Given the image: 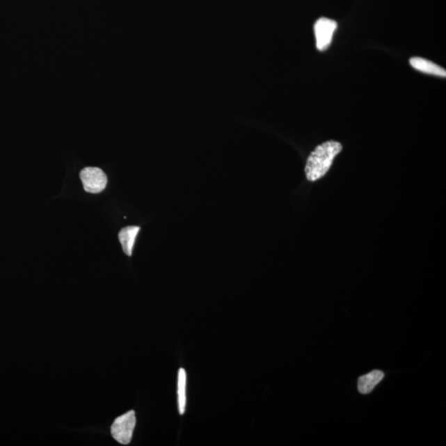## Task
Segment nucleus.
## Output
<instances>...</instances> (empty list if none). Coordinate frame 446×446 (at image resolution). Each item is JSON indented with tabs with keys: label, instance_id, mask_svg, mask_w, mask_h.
<instances>
[{
	"label": "nucleus",
	"instance_id": "f257e3e1",
	"mask_svg": "<svg viewBox=\"0 0 446 446\" xmlns=\"http://www.w3.org/2000/svg\"><path fill=\"white\" fill-rule=\"evenodd\" d=\"M338 141H328L317 147L308 158L305 167L307 179L311 182L324 177L333 166L335 157L342 152Z\"/></svg>",
	"mask_w": 446,
	"mask_h": 446
},
{
	"label": "nucleus",
	"instance_id": "f03ea898",
	"mask_svg": "<svg viewBox=\"0 0 446 446\" xmlns=\"http://www.w3.org/2000/svg\"><path fill=\"white\" fill-rule=\"evenodd\" d=\"M136 427L134 411H130L114 421L111 427V433L115 440L122 445L131 443Z\"/></svg>",
	"mask_w": 446,
	"mask_h": 446
},
{
	"label": "nucleus",
	"instance_id": "7ed1b4c3",
	"mask_svg": "<svg viewBox=\"0 0 446 446\" xmlns=\"http://www.w3.org/2000/svg\"><path fill=\"white\" fill-rule=\"evenodd\" d=\"M79 177H81L85 191L88 193H99L107 186V175L99 168H85L81 171Z\"/></svg>",
	"mask_w": 446,
	"mask_h": 446
},
{
	"label": "nucleus",
	"instance_id": "20e7f679",
	"mask_svg": "<svg viewBox=\"0 0 446 446\" xmlns=\"http://www.w3.org/2000/svg\"><path fill=\"white\" fill-rule=\"evenodd\" d=\"M337 28V22L326 17H321L316 22L314 33L317 49L321 51L328 49L332 43L333 34Z\"/></svg>",
	"mask_w": 446,
	"mask_h": 446
},
{
	"label": "nucleus",
	"instance_id": "39448f33",
	"mask_svg": "<svg viewBox=\"0 0 446 446\" xmlns=\"http://www.w3.org/2000/svg\"><path fill=\"white\" fill-rule=\"evenodd\" d=\"M383 377L384 374L381 370H374L372 372L363 375L358 381V390L360 394L368 395L373 391Z\"/></svg>",
	"mask_w": 446,
	"mask_h": 446
},
{
	"label": "nucleus",
	"instance_id": "423d86ee",
	"mask_svg": "<svg viewBox=\"0 0 446 446\" xmlns=\"http://www.w3.org/2000/svg\"><path fill=\"white\" fill-rule=\"evenodd\" d=\"M410 64L414 69L419 70V72L434 74L441 77H445V70L436 64L431 63V61L421 58V57H413L410 60Z\"/></svg>",
	"mask_w": 446,
	"mask_h": 446
},
{
	"label": "nucleus",
	"instance_id": "0eeeda50",
	"mask_svg": "<svg viewBox=\"0 0 446 446\" xmlns=\"http://www.w3.org/2000/svg\"><path fill=\"white\" fill-rule=\"evenodd\" d=\"M140 229L141 228L138 226H130L122 228L118 233V239L120 241L122 250L128 256H131L132 254L136 237L138 236Z\"/></svg>",
	"mask_w": 446,
	"mask_h": 446
},
{
	"label": "nucleus",
	"instance_id": "6e6552de",
	"mask_svg": "<svg viewBox=\"0 0 446 446\" xmlns=\"http://www.w3.org/2000/svg\"><path fill=\"white\" fill-rule=\"evenodd\" d=\"M186 371L180 368L178 374V407L180 415H183L185 413V408H186Z\"/></svg>",
	"mask_w": 446,
	"mask_h": 446
}]
</instances>
